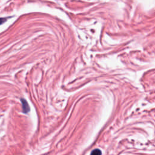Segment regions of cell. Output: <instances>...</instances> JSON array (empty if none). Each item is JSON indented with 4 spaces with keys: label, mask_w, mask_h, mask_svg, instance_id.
Masks as SVG:
<instances>
[{
    "label": "cell",
    "mask_w": 155,
    "mask_h": 155,
    "mask_svg": "<svg viewBox=\"0 0 155 155\" xmlns=\"http://www.w3.org/2000/svg\"><path fill=\"white\" fill-rule=\"evenodd\" d=\"M21 102H22V105L23 112L25 113H27L30 110L28 104L24 99H21Z\"/></svg>",
    "instance_id": "6da1fadb"
},
{
    "label": "cell",
    "mask_w": 155,
    "mask_h": 155,
    "mask_svg": "<svg viewBox=\"0 0 155 155\" xmlns=\"http://www.w3.org/2000/svg\"><path fill=\"white\" fill-rule=\"evenodd\" d=\"M101 153L102 152L99 149H95L91 153V154H101Z\"/></svg>",
    "instance_id": "7a4b0ae2"
},
{
    "label": "cell",
    "mask_w": 155,
    "mask_h": 155,
    "mask_svg": "<svg viewBox=\"0 0 155 155\" xmlns=\"http://www.w3.org/2000/svg\"><path fill=\"white\" fill-rule=\"evenodd\" d=\"M6 21V18H0V25L5 22Z\"/></svg>",
    "instance_id": "3957f363"
}]
</instances>
